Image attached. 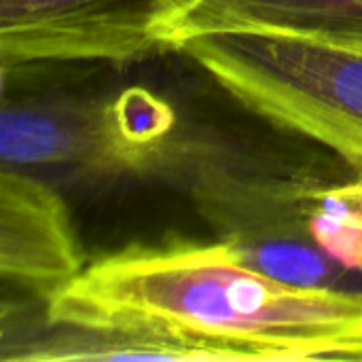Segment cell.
Masks as SVG:
<instances>
[{
	"label": "cell",
	"mask_w": 362,
	"mask_h": 362,
	"mask_svg": "<svg viewBox=\"0 0 362 362\" xmlns=\"http://www.w3.org/2000/svg\"><path fill=\"white\" fill-rule=\"evenodd\" d=\"M49 325H136L240 361H362V291L280 282L225 242L170 240L104 255L45 299Z\"/></svg>",
	"instance_id": "obj_1"
},
{
	"label": "cell",
	"mask_w": 362,
	"mask_h": 362,
	"mask_svg": "<svg viewBox=\"0 0 362 362\" xmlns=\"http://www.w3.org/2000/svg\"><path fill=\"white\" fill-rule=\"evenodd\" d=\"M178 51L248 110L327 146L362 176V42L221 32Z\"/></svg>",
	"instance_id": "obj_2"
},
{
	"label": "cell",
	"mask_w": 362,
	"mask_h": 362,
	"mask_svg": "<svg viewBox=\"0 0 362 362\" xmlns=\"http://www.w3.org/2000/svg\"><path fill=\"white\" fill-rule=\"evenodd\" d=\"M191 2L0 0V62H136L159 53L157 28Z\"/></svg>",
	"instance_id": "obj_3"
},
{
	"label": "cell",
	"mask_w": 362,
	"mask_h": 362,
	"mask_svg": "<svg viewBox=\"0 0 362 362\" xmlns=\"http://www.w3.org/2000/svg\"><path fill=\"white\" fill-rule=\"evenodd\" d=\"M85 269L64 197L15 168L0 170V276L42 299Z\"/></svg>",
	"instance_id": "obj_4"
},
{
	"label": "cell",
	"mask_w": 362,
	"mask_h": 362,
	"mask_svg": "<svg viewBox=\"0 0 362 362\" xmlns=\"http://www.w3.org/2000/svg\"><path fill=\"white\" fill-rule=\"evenodd\" d=\"M2 168L74 165L93 172L142 170L153 159L125 146L108 119V104L15 100L0 110Z\"/></svg>",
	"instance_id": "obj_5"
},
{
	"label": "cell",
	"mask_w": 362,
	"mask_h": 362,
	"mask_svg": "<svg viewBox=\"0 0 362 362\" xmlns=\"http://www.w3.org/2000/svg\"><path fill=\"white\" fill-rule=\"evenodd\" d=\"M221 32H280L362 42V0H193L155 32L159 53Z\"/></svg>",
	"instance_id": "obj_6"
},
{
	"label": "cell",
	"mask_w": 362,
	"mask_h": 362,
	"mask_svg": "<svg viewBox=\"0 0 362 362\" xmlns=\"http://www.w3.org/2000/svg\"><path fill=\"white\" fill-rule=\"evenodd\" d=\"M108 119L117 138L132 151L155 159L176 125L174 108L146 87H127L108 102Z\"/></svg>",
	"instance_id": "obj_7"
},
{
	"label": "cell",
	"mask_w": 362,
	"mask_h": 362,
	"mask_svg": "<svg viewBox=\"0 0 362 362\" xmlns=\"http://www.w3.org/2000/svg\"><path fill=\"white\" fill-rule=\"evenodd\" d=\"M310 233L329 259L350 272H362V225L335 187L320 189L310 214Z\"/></svg>",
	"instance_id": "obj_8"
},
{
	"label": "cell",
	"mask_w": 362,
	"mask_h": 362,
	"mask_svg": "<svg viewBox=\"0 0 362 362\" xmlns=\"http://www.w3.org/2000/svg\"><path fill=\"white\" fill-rule=\"evenodd\" d=\"M335 191L346 199L352 216L362 225V178L358 182H350L344 187H335Z\"/></svg>",
	"instance_id": "obj_9"
}]
</instances>
